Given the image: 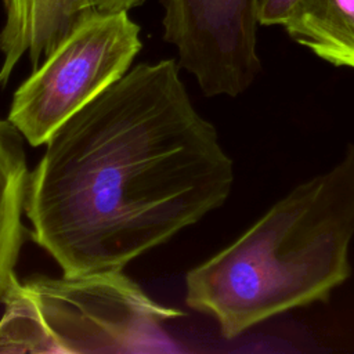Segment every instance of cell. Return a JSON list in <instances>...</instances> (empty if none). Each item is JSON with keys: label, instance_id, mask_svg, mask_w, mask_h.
<instances>
[{"label": "cell", "instance_id": "1", "mask_svg": "<svg viewBox=\"0 0 354 354\" xmlns=\"http://www.w3.org/2000/svg\"><path fill=\"white\" fill-rule=\"evenodd\" d=\"M178 68L138 64L46 142L25 214L64 275L123 270L228 199L232 159Z\"/></svg>", "mask_w": 354, "mask_h": 354}, {"label": "cell", "instance_id": "2", "mask_svg": "<svg viewBox=\"0 0 354 354\" xmlns=\"http://www.w3.org/2000/svg\"><path fill=\"white\" fill-rule=\"evenodd\" d=\"M354 144L189 270L185 303L235 339L274 317L328 301L353 272Z\"/></svg>", "mask_w": 354, "mask_h": 354}, {"label": "cell", "instance_id": "3", "mask_svg": "<svg viewBox=\"0 0 354 354\" xmlns=\"http://www.w3.org/2000/svg\"><path fill=\"white\" fill-rule=\"evenodd\" d=\"M0 353H160L181 310L151 299L122 270L15 278L3 301Z\"/></svg>", "mask_w": 354, "mask_h": 354}, {"label": "cell", "instance_id": "4", "mask_svg": "<svg viewBox=\"0 0 354 354\" xmlns=\"http://www.w3.org/2000/svg\"><path fill=\"white\" fill-rule=\"evenodd\" d=\"M141 50L127 11L84 18L17 88L8 120L32 145H44L71 116L130 68Z\"/></svg>", "mask_w": 354, "mask_h": 354}, {"label": "cell", "instance_id": "5", "mask_svg": "<svg viewBox=\"0 0 354 354\" xmlns=\"http://www.w3.org/2000/svg\"><path fill=\"white\" fill-rule=\"evenodd\" d=\"M163 39L206 97H236L261 71L256 0H162Z\"/></svg>", "mask_w": 354, "mask_h": 354}, {"label": "cell", "instance_id": "6", "mask_svg": "<svg viewBox=\"0 0 354 354\" xmlns=\"http://www.w3.org/2000/svg\"><path fill=\"white\" fill-rule=\"evenodd\" d=\"M6 21L0 30V86H6L19 59L28 54L32 69L94 11L88 0H3Z\"/></svg>", "mask_w": 354, "mask_h": 354}, {"label": "cell", "instance_id": "7", "mask_svg": "<svg viewBox=\"0 0 354 354\" xmlns=\"http://www.w3.org/2000/svg\"><path fill=\"white\" fill-rule=\"evenodd\" d=\"M29 174L24 136L8 119H0V303L17 278Z\"/></svg>", "mask_w": 354, "mask_h": 354}, {"label": "cell", "instance_id": "8", "mask_svg": "<svg viewBox=\"0 0 354 354\" xmlns=\"http://www.w3.org/2000/svg\"><path fill=\"white\" fill-rule=\"evenodd\" d=\"M282 28L322 61L354 69V0H299Z\"/></svg>", "mask_w": 354, "mask_h": 354}, {"label": "cell", "instance_id": "9", "mask_svg": "<svg viewBox=\"0 0 354 354\" xmlns=\"http://www.w3.org/2000/svg\"><path fill=\"white\" fill-rule=\"evenodd\" d=\"M297 1L299 0H256L259 24L263 26H282L289 11Z\"/></svg>", "mask_w": 354, "mask_h": 354}, {"label": "cell", "instance_id": "10", "mask_svg": "<svg viewBox=\"0 0 354 354\" xmlns=\"http://www.w3.org/2000/svg\"><path fill=\"white\" fill-rule=\"evenodd\" d=\"M93 11L97 12H118L130 11L141 6L145 0H88Z\"/></svg>", "mask_w": 354, "mask_h": 354}]
</instances>
